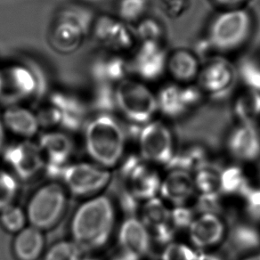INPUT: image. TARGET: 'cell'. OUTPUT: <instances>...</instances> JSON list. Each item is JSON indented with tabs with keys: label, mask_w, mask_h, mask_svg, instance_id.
Wrapping results in <instances>:
<instances>
[{
	"label": "cell",
	"mask_w": 260,
	"mask_h": 260,
	"mask_svg": "<svg viewBox=\"0 0 260 260\" xmlns=\"http://www.w3.org/2000/svg\"><path fill=\"white\" fill-rule=\"evenodd\" d=\"M115 222V210L111 199L100 195L88 200L77 210L71 224L73 241L83 251L106 244Z\"/></svg>",
	"instance_id": "cell-1"
},
{
	"label": "cell",
	"mask_w": 260,
	"mask_h": 260,
	"mask_svg": "<svg viewBox=\"0 0 260 260\" xmlns=\"http://www.w3.org/2000/svg\"><path fill=\"white\" fill-rule=\"evenodd\" d=\"M85 145L88 155L105 169L116 166L126 147V133L119 121L109 113H101L87 123Z\"/></svg>",
	"instance_id": "cell-2"
},
{
	"label": "cell",
	"mask_w": 260,
	"mask_h": 260,
	"mask_svg": "<svg viewBox=\"0 0 260 260\" xmlns=\"http://www.w3.org/2000/svg\"><path fill=\"white\" fill-rule=\"evenodd\" d=\"M253 18L245 8L224 9L210 22L205 40L215 54L242 47L252 32Z\"/></svg>",
	"instance_id": "cell-3"
},
{
	"label": "cell",
	"mask_w": 260,
	"mask_h": 260,
	"mask_svg": "<svg viewBox=\"0 0 260 260\" xmlns=\"http://www.w3.org/2000/svg\"><path fill=\"white\" fill-rule=\"evenodd\" d=\"M116 107L130 122L145 125L159 112L157 94L141 80L127 78L115 86Z\"/></svg>",
	"instance_id": "cell-4"
},
{
	"label": "cell",
	"mask_w": 260,
	"mask_h": 260,
	"mask_svg": "<svg viewBox=\"0 0 260 260\" xmlns=\"http://www.w3.org/2000/svg\"><path fill=\"white\" fill-rule=\"evenodd\" d=\"M0 70L2 75L0 102L7 104L8 106L40 96L45 91L44 75L34 65L14 63Z\"/></svg>",
	"instance_id": "cell-5"
},
{
	"label": "cell",
	"mask_w": 260,
	"mask_h": 260,
	"mask_svg": "<svg viewBox=\"0 0 260 260\" xmlns=\"http://www.w3.org/2000/svg\"><path fill=\"white\" fill-rule=\"evenodd\" d=\"M67 203L66 192L60 184H46L32 195L26 216L29 224L40 230H47L57 223Z\"/></svg>",
	"instance_id": "cell-6"
},
{
	"label": "cell",
	"mask_w": 260,
	"mask_h": 260,
	"mask_svg": "<svg viewBox=\"0 0 260 260\" xmlns=\"http://www.w3.org/2000/svg\"><path fill=\"white\" fill-rule=\"evenodd\" d=\"M238 80L237 68L221 54H216L202 63L197 85L204 95L221 99L231 94Z\"/></svg>",
	"instance_id": "cell-7"
},
{
	"label": "cell",
	"mask_w": 260,
	"mask_h": 260,
	"mask_svg": "<svg viewBox=\"0 0 260 260\" xmlns=\"http://www.w3.org/2000/svg\"><path fill=\"white\" fill-rule=\"evenodd\" d=\"M138 145L141 159L152 166L169 164L175 155L172 132L160 120L153 119L142 126Z\"/></svg>",
	"instance_id": "cell-8"
},
{
	"label": "cell",
	"mask_w": 260,
	"mask_h": 260,
	"mask_svg": "<svg viewBox=\"0 0 260 260\" xmlns=\"http://www.w3.org/2000/svg\"><path fill=\"white\" fill-rule=\"evenodd\" d=\"M66 187L77 196L94 194L111 179L107 169L91 163H75L65 167L61 175Z\"/></svg>",
	"instance_id": "cell-9"
},
{
	"label": "cell",
	"mask_w": 260,
	"mask_h": 260,
	"mask_svg": "<svg viewBox=\"0 0 260 260\" xmlns=\"http://www.w3.org/2000/svg\"><path fill=\"white\" fill-rule=\"evenodd\" d=\"M91 32L94 40L112 54H121L131 50L137 41L134 30L127 23L108 15L94 19Z\"/></svg>",
	"instance_id": "cell-10"
},
{
	"label": "cell",
	"mask_w": 260,
	"mask_h": 260,
	"mask_svg": "<svg viewBox=\"0 0 260 260\" xmlns=\"http://www.w3.org/2000/svg\"><path fill=\"white\" fill-rule=\"evenodd\" d=\"M204 94L196 84H169L157 94L159 112L177 118L199 105Z\"/></svg>",
	"instance_id": "cell-11"
},
{
	"label": "cell",
	"mask_w": 260,
	"mask_h": 260,
	"mask_svg": "<svg viewBox=\"0 0 260 260\" xmlns=\"http://www.w3.org/2000/svg\"><path fill=\"white\" fill-rule=\"evenodd\" d=\"M168 56L162 44L141 43L130 61L131 72L143 82L159 80L167 73Z\"/></svg>",
	"instance_id": "cell-12"
},
{
	"label": "cell",
	"mask_w": 260,
	"mask_h": 260,
	"mask_svg": "<svg viewBox=\"0 0 260 260\" xmlns=\"http://www.w3.org/2000/svg\"><path fill=\"white\" fill-rule=\"evenodd\" d=\"M132 160L124 169L130 194L145 202L155 198L159 194L161 178L151 164L142 159Z\"/></svg>",
	"instance_id": "cell-13"
},
{
	"label": "cell",
	"mask_w": 260,
	"mask_h": 260,
	"mask_svg": "<svg viewBox=\"0 0 260 260\" xmlns=\"http://www.w3.org/2000/svg\"><path fill=\"white\" fill-rule=\"evenodd\" d=\"M196 192L194 177L189 170L175 168L161 178L159 198L169 206L184 207Z\"/></svg>",
	"instance_id": "cell-14"
},
{
	"label": "cell",
	"mask_w": 260,
	"mask_h": 260,
	"mask_svg": "<svg viewBox=\"0 0 260 260\" xmlns=\"http://www.w3.org/2000/svg\"><path fill=\"white\" fill-rule=\"evenodd\" d=\"M225 224L217 214L204 212L193 217L188 225V236L194 249H211L224 238Z\"/></svg>",
	"instance_id": "cell-15"
},
{
	"label": "cell",
	"mask_w": 260,
	"mask_h": 260,
	"mask_svg": "<svg viewBox=\"0 0 260 260\" xmlns=\"http://www.w3.org/2000/svg\"><path fill=\"white\" fill-rule=\"evenodd\" d=\"M4 157L14 172L23 180L36 176L45 167V159L40 146L30 141L11 145L6 150Z\"/></svg>",
	"instance_id": "cell-16"
},
{
	"label": "cell",
	"mask_w": 260,
	"mask_h": 260,
	"mask_svg": "<svg viewBox=\"0 0 260 260\" xmlns=\"http://www.w3.org/2000/svg\"><path fill=\"white\" fill-rule=\"evenodd\" d=\"M39 146L48 174L53 177H61L62 170L67 166V160L73 155V141L61 132H47L41 136Z\"/></svg>",
	"instance_id": "cell-17"
},
{
	"label": "cell",
	"mask_w": 260,
	"mask_h": 260,
	"mask_svg": "<svg viewBox=\"0 0 260 260\" xmlns=\"http://www.w3.org/2000/svg\"><path fill=\"white\" fill-rule=\"evenodd\" d=\"M228 150L234 159L251 162L260 156V131L254 123H240L228 139Z\"/></svg>",
	"instance_id": "cell-18"
},
{
	"label": "cell",
	"mask_w": 260,
	"mask_h": 260,
	"mask_svg": "<svg viewBox=\"0 0 260 260\" xmlns=\"http://www.w3.org/2000/svg\"><path fill=\"white\" fill-rule=\"evenodd\" d=\"M152 236L141 218L129 217L123 221L119 232L121 250L137 258L149 254L152 248Z\"/></svg>",
	"instance_id": "cell-19"
},
{
	"label": "cell",
	"mask_w": 260,
	"mask_h": 260,
	"mask_svg": "<svg viewBox=\"0 0 260 260\" xmlns=\"http://www.w3.org/2000/svg\"><path fill=\"white\" fill-rule=\"evenodd\" d=\"M131 73L130 61L121 54H112L98 58L91 66V76L95 83L116 86Z\"/></svg>",
	"instance_id": "cell-20"
},
{
	"label": "cell",
	"mask_w": 260,
	"mask_h": 260,
	"mask_svg": "<svg viewBox=\"0 0 260 260\" xmlns=\"http://www.w3.org/2000/svg\"><path fill=\"white\" fill-rule=\"evenodd\" d=\"M86 36L87 34L77 23L58 17L49 34V44L59 54H73L81 47Z\"/></svg>",
	"instance_id": "cell-21"
},
{
	"label": "cell",
	"mask_w": 260,
	"mask_h": 260,
	"mask_svg": "<svg viewBox=\"0 0 260 260\" xmlns=\"http://www.w3.org/2000/svg\"><path fill=\"white\" fill-rule=\"evenodd\" d=\"M202 62L193 51L178 48L169 54L167 73L178 84H191L197 80Z\"/></svg>",
	"instance_id": "cell-22"
},
{
	"label": "cell",
	"mask_w": 260,
	"mask_h": 260,
	"mask_svg": "<svg viewBox=\"0 0 260 260\" xmlns=\"http://www.w3.org/2000/svg\"><path fill=\"white\" fill-rule=\"evenodd\" d=\"M141 219L152 236L154 235L157 238L162 239L170 237L173 224L172 212L169 205L158 196L145 202Z\"/></svg>",
	"instance_id": "cell-23"
},
{
	"label": "cell",
	"mask_w": 260,
	"mask_h": 260,
	"mask_svg": "<svg viewBox=\"0 0 260 260\" xmlns=\"http://www.w3.org/2000/svg\"><path fill=\"white\" fill-rule=\"evenodd\" d=\"M5 127L22 138H31L38 133L40 122L36 113L19 105L8 106L2 115Z\"/></svg>",
	"instance_id": "cell-24"
},
{
	"label": "cell",
	"mask_w": 260,
	"mask_h": 260,
	"mask_svg": "<svg viewBox=\"0 0 260 260\" xmlns=\"http://www.w3.org/2000/svg\"><path fill=\"white\" fill-rule=\"evenodd\" d=\"M49 104L61 112L62 126L71 130L80 128L84 123L86 108L83 103L76 95L64 92H54L50 95Z\"/></svg>",
	"instance_id": "cell-25"
},
{
	"label": "cell",
	"mask_w": 260,
	"mask_h": 260,
	"mask_svg": "<svg viewBox=\"0 0 260 260\" xmlns=\"http://www.w3.org/2000/svg\"><path fill=\"white\" fill-rule=\"evenodd\" d=\"M44 245L42 231L30 225L19 232L14 242V252L19 260H37L43 251Z\"/></svg>",
	"instance_id": "cell-26"
},
{
	"label": "cell",
	"mask_w": 260,
	"mask_h": 260,
	"mask_svg": "<svg viewBox=\"0 0 260 260\" xmlns=\"http://www.w3.org/2000/svg\"><path fill=\"white\" fill-rule=\"evenodd\" d=\"M234 112L240 123H254L260 118V93L245 88L235 98Z\"/></svg>",
	"instance_id": "cell-27"
},
{
	"label": "cell",
	"mask_w": 260,
	"mask_h": 260,
	"mask_svg": "<svg viewBox=\"0 0 260 260\" xmlns=\"http://www.w3.org/2000/svg\"><path fill=\"white\" fill-rule=\"evenodd\" d=\"M196 171V175H193L196 191L204 197H213L222 190L223 173L217 167L204 163Z\"/></svg>",
	"instance_id": "cell-28"
},
{
	"label": "cell",
	"mask_w": 260,
	"mask_h": 260,
	"mask_svg": "<svg viewBox=\"0 0 260 260\" xmlns=\"http://www.w3.org/2000/svg\"><path fill=\"white\" fill-rule=\"evenodd\" d=\"M137 40L141 43L152 42L162 44L165 30L160 22L152 17H145L139 21L134 30Z\"/></svg>",
	"instance_id": "cell-29"
},
{
	"label": "cell",
	"mask_w": 260,
	"mask_h": 260,
	"mask_svg": "<svg viewBox=\"0 0 260 260\" xmlns=\"http://www.w3.org/2000/svg\"><path fill=\"white\" fill-rule=\"evenodd\" d=\"M149 0H119L117 7L118 18L126 23L137 22L145 18Z\"/></svg>",
	"instance_id": "cell-30"
},
{
	"label": "cell",
	"mask_w": 260,
	"mask_h": 260,
	"mask_svg": "<svg viewBox=\"0 0 260 260\" xmlns=\"http://www.w3.org/2000/svg\"><path fill=\"white\" fill-rule=\"evenodd\" d=\"M237 68L238 79L244 88L260 93V63L250 58L243 59Z\"/></svg>",
	"instance_id": "cell-31"
},
{
	"label": "cell",
	"mask_w": 260,
	"mask_h": 260,
	"mask_svg": "<svg viewBox=\"0 0 260 260\" xmlns=\"http://www.w3.org/2000/svg\"><path fill=\"white\" fill-rule=\"evenodd\" d=\"M83 252L73 241H62L47 250L44 260H82Z\"/></svg>",
	"instance_id": "cell-32"
},
{
	"label": "cell",
	"mask_w": 260,
	"mask_h": 260,
	"mask_svg": "<svg viewBox=\"0 0 260 260\" xmlns=\"http://www.w3.org/2000/svg\"><path fill=\"white\" fill-rule=\"evenodd\" d=\"M26 220L27 216L25 212L21 208L13 204L1 210L0 222L8 231L12 233L22 231L25 228Z\"/></svg>",
	"instance_id": "cell-33"
},
{
	"label": "cell",
	"mask_w": 260,
	"mask_h": 260,
	"mask_svg": "<svg viewBox=\"0 0 260 260\" xmlns=\"http://www.w3.org/2000/svg\"><path fill=\"white\" fill-rule=\"evenodd\" d=\"M58 17L68 19L70 21L75 22L83 29L87 35L91 32L95 19L90 10L79 6H73L63 9Z\"/></svg>",
	"instance_id": "cell-34"
},
{
	"label": "cell",
	"mask_w": 260,
	"mask_h": 260,
	"mask_svg": "<svg viewBox=\"0 0 260 260\" xmlns=\"http://www.w3.org/2000/svg\"><path fill=\"white\" fill-rule=\"evenodd\" d=\"M17 192L18 184L15 177L0 169V211L13 204Z\"/></svg>",
	"instance_id": "cell-35"
},
{
	"label": "cell",
	"mask_w": 260,
	"mask_h": 260,
	"mask_svg": "<svg viewBox=\"0 0 260 260\" xmlns=\"http://www.w3.org/2000/svg\"><path fill=\"white\" fill-rule=\"evenodd\" d=\"M93 95V105L102 113H108L116 109L115 86L96 84Z\"/></svg>",
	"instance_id": "cell-36"
},
{
	"label": "cell",
	"mask_w": 260,
	"mask_h": 260,
	"mask_svg": "<svg viewBox=\"0 0 260 260\" xmlns=\"http://www.w3.org/2000/svg\"><path fill=\"white\" fill-rule=\"evenodd\" d=\"M198 255L191 246L183 242H170L163 249L161 260H197Z\"/></svg>",
	"instance_id": "cell-37"
},
{
	"label": "cell",
	"mask_w": 260,
	"mask_h": 260,
	"mask_svg": "<svg viewBox=\"0 0 260 260\" xmlns=\"http://www.w3.org/2000/svg\"><path fill=\"white\" fill-rule=\"evenodd\" d=\"M163 11L172 18H179L191 7V0H158Z\"/></svg>",
	"instance_id": "cell-38"
},
{
	"label": "cell",
	"mask_w": 260,
	"mask_h": 260,
	"mask_svg": "<svg viewBox=\"0 0 260 260\" xmlns=\"http://www.w3.org/2000/svg\"><path fill=\"white\" fill-rule=\"evenodd\" d=\"M36 115L40 126H53L61 122V112L51 104L40 109Z\"/></svg>",
	"instance_id": "cell-39"
},
{
	"label": "cell",
	"mask_w": 260,
	"mask_h": 260,
	"mask_svg": "<svg viewBox=\"0 0 260 260\" xmlns=\"http://www.w3.org/2000/svg\"><path fill=\"white\" fill-rule=\"evenodd\" d=\"M214 1L224 9H228V8H241L246 0H214Z\"/></svg>",
	"instance_id": "cell-40"
},
{
	"label": "cell",
	"mask_w": 260,
	"mask_h": 260,
	"mask_svg": "<svg viewBox=\"0 0 260 260\" xmlns=\"http://www.w3.org/2000/svg\"><path fill=\"white\" fill-rule=\"evenodd\" d=\"M5 141V125L2 120V116H0V151L3 148Z\"/></svg>",
	"instance_id": "cell-41"
},
{
	"label": "cell",
	"mask_w": 260,
	"mask_h": 260,
	"mask_svg": "<svg viewBox=\"0 0 260 260\" xmlns=\"http://www.w3.org/2000/svg\"><path fill=\"white\" fill-rule=\"evenodd\" d=\"M241 260H260V252L253 253Z\"/></svg>",
	"instance_id": "cell-42"
},
{
	"label": "cell",
	"mask_w": 260,
	"mask_h": 260,
	"mask_svg": "<svg viewBox=\"0 0 260 260\" xmlns=\"http://www.w3.org/2000/svg\"><path fill=\"white\" fill-rule=\"evenodd\" d=\"M85 1L89 2V3H98V2H100L101 0H85Z\"/></svg>",
	"instance_id": "cell-43"
},
{
	"label": "cell",
	"mask_w": 260,
	"mask_h": 260,
	"mask_svg": "<svg viewBox=\"0 0 260 260\" xmlns=\"http://www.w3.org/2000/svg\"><path fill=\"white\" fill-rule=\"evenodd\" d=\"M82 260H94V259H82Z\"/></svg>",
	"instance_id": "cell-44"
}]
</instances>
